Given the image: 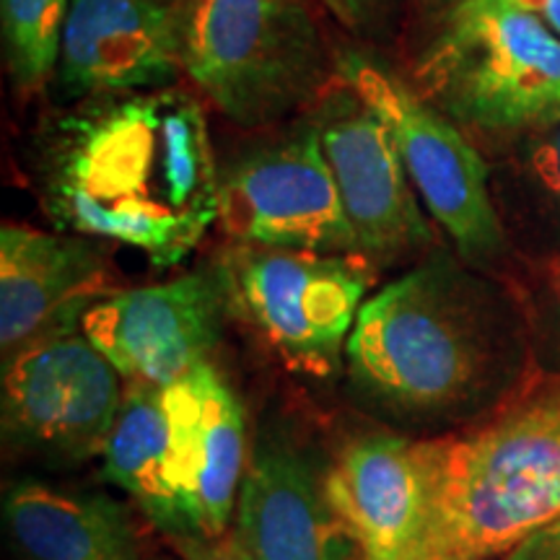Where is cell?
<instances>
[{"instance_id": "cell-1", "label": "cell", "mask_w": 560, "mask_h": 560, "mask_svg": "<svg viewBox=\"0 0 560 560\" xmlns=\"http://www.w3.org/2000/svg\"><path fill=\"white\" fill-rule=\"evenodd\" d=\"M32 177L60 231L174 268L219 223L221 170L202 104L177 86L94 96L47 117Z\"/></svg>"}, {"instance_id": "cell-2", "label": "cell", "mask_w": 560, "mask_h": 560, "mask_svg": "<svg viewBox=\"0 0 560 560\" xmlns=\"http://www.w3.org/2000/svg\"><path fill=\"white\" fill-rule=\"evenodd\" d=\"M450 249L366 299L346 355L353 382L402 412L462 408L514 361L520 319L501 285Z\"/></svg>"}, {"instance_id": "cell-3", "label": "cell", "mask_w": 560, "mask_h": 560, "mask_svg": "<svg viewBox=\"0 0 560 560\" xmlns=\"http://www.w3.org/2000/svg\"><path fill=\"white\" fill-rule=\"evenodd\" d=\"M412 446L425 516L410 560H488L560 520V374Z\"/></svg>"}, {"instance_id": "cell-4", "label": "cell", "mask_w": 560, "mask_h": 560, "mask_svg": "<svg viewBox=\"0 0 560 560\" xmlns=\"http://www.w3.org/2000/svg\"><path fill=\"white\" fill-rule=\"evenodd\" d=\"M410 83L490 156L560 120V34L516 0H462L436 21Z\"/></svg>"}, {"instance_id": "cell-5", "label": "cell", "mask_w": 560, "mask_h": 560, "mask_svg": "<svg viewBox=\"0 0 560 560\" xmlns=\"http://www.w3.org/2000/svg\"><path fill=\"white\" fill-rule=\"evenodd\" d=\"M185 75L240 128H265L317 102L335 62L304 0H185Z\"/></svg>"}, {"instance_id": "cell-6", "label": "cell", "mask_w": 560, "mask_h": 560, "mask_svg": "<svg viewBox=\"0 0 560 560\" xmlns=\"http://www.w3.org/2000/svg\"><path fill=\"white\" fill-rule=\"evenodd\" d=\"M215 276L226 310L299 374L327 380L340 366L376 265L361 252L231 244Z\"/></svg>"}, {"instance_id": "cell-7", "label": "cell", "mask_w": 560, "mask_h": 560, "mask_svg": "<svg viewBox=\"0 0 560 560\" xmlns=\"http://www.w3.org/2000/svg\"><path fill=\"white\" fill-rule=\"evenodd\" d=\"M335 75L387 125L420 202L450 234L462 260L478 270L499 262L511 242L490 195L486 153L410 81L369 52L338 55Z\"/></svg>"}, {"instance_id": "cell-8", "label": "cell", "mask_w": 560, "mask_h": 560, "mask_svg": "<svg viewBox=\"0 0 560 560\" xmlns=\"http://www.w3.org/2000/svg\"><path fill=\"white\" fill-rule=\"evenodd\" d=\"M219 226L234 244L359 252L312 117L223 166Z\"/></svg>"}, {"instance_id": "cell-9", "label": "cell", "mask_w": 560, "mask_h": 560, "mask_svg": "<svg viewBox=\"0 0 560 560\" xmlns=\"http://www.w3.org/2000/svg\"><path fill=\"white\" fill-rule=\"evenodd\" d=\"M122 395V374L81 327L45 332L5 355V431L50 452L102 457Z\"/></svg>"}, {"instance_id": "cell-10", "label": "cell", "mask_w": 560, "mask_h": 560, "mask_svg": "<svg viewBox=\"0 0 560 560\" xmlns=\"http://www.w3.org/2000/svg\"><path fill=\"white\" fill-rule=\"evenodd\" d=\"M310 117L361 255L380 268L429 249L431 223L387 125L338 75Z\"/></svg>"}, {"instance_id": "cell-11", "label": "cell", "mask_w": 560, "mask_h": 560, "mask_svg": "<svg viewBox=\"0 0 560 560\" xmlns=\"http://www.w3.org/2000/svg\"><path fill=\"white\" fill-rule=\"evenodd\" d=\"M170 410V478L174 540L192 545L229 532L247 462V431L236 395L206 361L164 387Z\"/></svg>"}, {"instance_id": "cell-12", "label": "cell", "mask_w": 560, "mask_h": 560, "mask_svg": "<svg viewBox=\"0 0 560 560\" xmlns=\"http://www.w3.org/2000/svg\"><path fill=\"white\" fill-rule=\"evenodd\" d=\"M226 314L215 270L190 272L96 301L83 314L81 330L125 382L166 387L208 361Z\"/></svg>"}, {"instance_id": "cell-13", "label": "cell", "mask_w": 560, "mask_h": 560, "mask_svg": "<svg viewBox=\"0 0 560 560\" xmlns=\"http://www.w3.org/2000/svg\"><path fill=\"white\" fill-rule=\"evenodd\" d=\"M179 9L159 0H70L55 83L68 102L177 86Z\"/></svg>"}, {"instance_id": "cell-14", "label": "cell", "mask_w": 560, "mask_h": 560, "mask_svg": "<svg viewBox=\"0 0 560 560\" xmlns=\"http://www.w3.org/2000/svg\"><path fill=\"white\" fill-rule=\"evenodd\" d=\"M100 240L19 223L0 229V348L3 355L39 335L81 327L96 301L115 293Z\"/></svg>"}, {"instance_id": "cell-15", "label": "cell", "mask_w": 560, "mask_h": 560, "mask_svg": "<svg viewBox=\"0 0 560 560\" xmlns=\"http://www.w3.org/2000/svg\"><path fill=\"white\" fill-rule=\"evenodd\" d=\"M416 441L363 436L350 441L325 478V499L363 560H410L425 516V486Z\"/></svg>"}, {"instance_id": "cell-16", "label": "cell", "mask_w": 560, "mask_h": 560, "mask_svg": "<svg viewBox=\"0 0 560 560\" xmlns=\"http://www.w3.org/2000/svg\"><path fill=\"white\" fill-rule=\"evenodd\" d=\"M240 532L255 560H363L310 467L285 446L252 457L240 490Z\"/></svg>"}, {"instance_id": "cell-17", "label": "cell", "mask_w": 560, "mask_h": 560, "mask_svg": "<svg viewBox=\"0 0 560 560\" xmlns=\"http://www.w3.org/2000/svg\"><path fill=\"white\" fill-rule=\"evenodd\" d=\"M3 516L26 560H138L130 514L107 495L21 482L5 495Z\"/></svg>"}, {"instance_id": "cell-18", "label": "cell", "mask_w": 560, "mask_h": 560, "mask_svg": "<svg viewBox=\"0 0 560 560\" xmlns=\"http://www.w3.org/2000/svg\"><path fill=\"white\" fill-rule=\"evenodd\" d=\"M486 159L509 242L560 255V120L522 132Z\"/></svg>"}, {"instance_id": "cell-19", "label": "cell", "mask_w": 560, "mask_h": 560, "mask_svg": "<svg viewBox=\"0 0 560 560\" xmlns=\"http://www.w3.org/2000/svg\"><path fill=\"white\" fill-rule=\"evenodd\" d=\"M102 459L104 478L130 493L161 529H170V410L164 387L125 382L120 412Z\"/></svg>"}, {"instance_id": "cell-20", "label": "cell", "mask_w": 560, "mask_h": 560, "mask_svg": "<svg viewBox=\"0 0 560 560\" xmlns=\"http://www.w3.org/2000/svg\"><path fill=\"white\" fill-rule=\"evenodd\" d=\"M70 0H0L3 58L13 86L32 94L60 62Z\"/></svg>"}, {"instance_id": "cell-21", "label": "cell", "mask_w": 560, "mask_h": 560, "mask_svg": "<svg viewBox=\"0 0 560 560\" xmlns=\"http://www.w3.org/2000/svg\"><path fill=\"white\" fill-rule=\"evenodd\" d=\"M342 26L355 34H376L387 26L397 0H325Z\"/></svg>"}, {"instance_id": "cell-22", "label": "cell", "mask_w": 560, "mask_h": 560, "mask_svg": "<svg viewBox=\"0 0 560 560\" xmlns=\"http://www.w3.org/2000/svg\"><path fill=\"white\" fill-rule=\"evenodd\" d=\"M185 550L187 560H255L240 527L229 529L219 540L185 545Z\"/></svg>"}, {"instance_id": "cell-23", "label": "cell", "mask_w": 560, "mask_h": 560, "mask_svg": "<svg viewBox=\"0 0 560 560\" xmlns=\"http://www.w3.org/2000/svg\"><path fill=\"white\" fill-rule=\"evenodd\" d=\"M506 560H560V520L532 532L506 552Z\"/></svg>"}, {"instance_id": "cell-24", "label": "cell", "mask_w": 560, "mask_h": 560, "mask_svg": "<svg viewBox=\"0 0 560 560\" xmlns=\"http://www.w3.org/2000/svg\"><path fill=\"white\" fill-rule=\"evenodd\" d=\"M545 319L552 335L560 342V255L548 260V278H545Z\"/></svg>"}, {"instance_id": "cell-25", "label": "cell", "mask_w": 560, "mask_h": 560, "mask_svg": "<svg viewBox=\"0 0 560 560\" xmlns=\"http://www.w3.org/2000/svg\"><path fill=\"white\" fill-rule=\"evenodd\" d=\"M457 3H462V0H418L420 11H423L425 16H431V19H436V21L444 16L446 11H452Z\"/></svg>"}, {"instance_id": "cell-26", "label": "cell", "mask_w": 560, "mask_h": 560, "mask_svg": "<svg viewBox=\"0 0 560 560\" xmlns=\"http://www.w3.org/2000/svg\"><path fill=\"white\" fill-rule=\"evenodd\" d=\"M542 16L548 19V24L560 34V0H545Z\"/></svg>"}, {"instance_id": "cell-27", "label": "cell", "mask_w": 560, "mask_h": 560, "mask_svg": "<svg viewBox=\"0 0 560 560\" xmlns=\"http://www.w3.org/2000/svg\"><path fill=\"white\" fill-rule=\"evenodd\" d=\"M516 3H522V5H527V9H532V11H545V0H516Z\"/></svg>"}, {"instance_id": "cell-28", "label": "cell", "mask_w": 560, "mask_h": 560, "mask_svg": "<svg viewBox=\"0 0 560 560\" xmlns=\"http://www.w3.org/2000/svg\"><path fill=\"white\" fill-rule=\"evenodd\" d=\"M159 3H164V5H174V9H179V5L185 3V0H159Z\"/></svg>"}]
</instances>
